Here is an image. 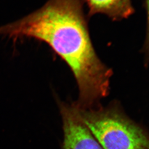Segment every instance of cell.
<instances>
[{
  "instance_id": "cell-1",
  "label": "cell",
  "mask_w": 149,
  "mask_h": 149,
  "mask_svg": "<svg viewBox=\"0 0 149 149\" xmlns=\"http://www.w3.org/2000/svg\"><path fill=\"white\" fill-rule=\"evenodd\" d=\"M84 0H48L40 8L0 27V36L47 44L68 65L79 89L76 106L95 107L109 94L112 70L98 57L88 31Z\"/></svg>"
},
{
  "instance_id": "cell-2",
  "label": "cell",
  "mask_w": 149,
  "mask_h": 149,
  "mask_svg": "<svg viewBox=\"0 0 149 149\" xmlns=\"http://www.w3.org/2000/svg\"><path fill=\"white\" fill-rule=\"evenodd\" d=\"M80 117L104 149H149V133L116 106L81 108Z\"/></svg>"
},
{
  "instance_id": "cell-3",
  "label": "cell",
  "mask_w": 149,
  "mask_h": 149,
  "mask_svg": "<svg viewBox=\"0 0 149 149\" xmlns=\"http://www.w3.org/2000/svg\"><path fill=\"white\" fill-rule=\"evenodd\" d=\"M59 103L63 122V149H103L83 122L74 103Z\"/></svg>"
},
{
  "instance_id": "cell-4",
  "label": "cell",
  "mask_w": 149,
  "mask_h": 149,
  "mask_svg": "<svg viewBox=\"0 0 149 149\" xmlns=\"http://www.w3.org/2000/svg\"><path fill=\"white\" fill-rule=\"evenodd\" d=\"M88 7V16L104 15L113 21L127 19L135 9L132 0H84Z\"/></svg>"
},
{
  "instance_id": "cell-5",
  "label": "cell",
  "mask_w": 149,
  "mask_h": 149,
  "mask_svg": "<svg viewBox=\"0 0 149 149\" xmlns=\"http://www.w3.org/2000/svg\"><path fill=\"white\" fill-rule=\"evenodd\" d=\"M144 6L146 12L147 27L146 34L143 48V52L144 54L145 63L148 64L149 63V0H144Z\"/></svg>"
}]
</instances>
